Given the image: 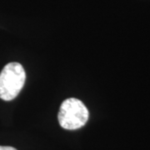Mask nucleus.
Returning <instances> with one entry per match:
<instances>
[{"label":"nucleus","mask_w":150,"mask_h":150,"mask_svg":"<svg viewBox=\"0 0 150 150\" xmlns=\"http://www.w3.org/2000/svg\"><path fill=\"white\" fill-rule=\"evenodd\" d=\"M26 79L23 67L18 63H9L0 73V98L10 101L22 90Z\"/></svg>","instance_id":"obj_1"},{"label":"nucleus","mask_w":150,"mask_h":150,"mask_svg":"<svg viewBox=\"0 0 150 150\" xmlns=\"http://www.w3.org/2000/svg\"><path fill=\"white\" fill-rule=\"evenodd\" d=\"M88 117L89 112L84 103L75 98H68L62 103L58 115L60 126L69 130L82 128Z\"/></svg>","instance_id":"obj_2"},{"label":"nucleus","mask_w":150,"mask_h":150,"mask_svg":"<svg viewBox=\"0 0 150 150\" xmlns=\"http://www.w3.org/2000/svg\"><path fill=\"white\" fill-rule=\"evenodd\" d=\"M0 150H17L16 149L9 146H0Z\"/></svg>","instance_id":"obj_3"}]
</instances>
